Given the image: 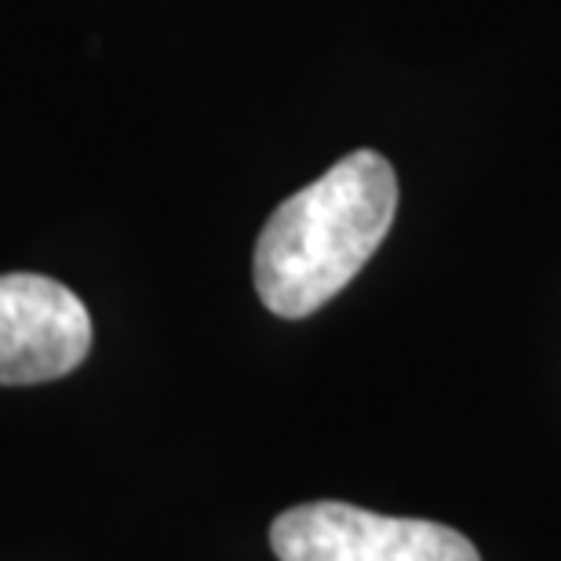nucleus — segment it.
I'll list each match as a JSON object with an SVG mask.
<instances>
[{"mask_svg": "<svg viewBox=\"0 0 561 561\" xmlns=\"http://www.w3.org/2000/svg\"><path fill=\"white\" fill-rule=\"evenodd\" d=\"M398 211V175L383 153L357 150L280 201L255 241V291L277 318H310L383 244Z\"/></svg>", "mask_w": 561, "mask_h": 561, "instance_id": "f257e3e1", "label": "nucleus"}, {"mask_svg": "<svg viewBox=\"0 0 561 561\" xmlns=\"http://www.w3.org/2000/svg\"><path fill=\"white\" fill-rule=\"evenodd\" d=\"M280 561H481L463 533L420 518H387L351 503L318 500L271 525Z\"/></svg>", "mask_w": 561, "mask_h": 561, "instance_id": "f03ea898", "label": "nucleus"}, {"mask_svg": "<svg viewBox=\"0 0 561 561\" xmlns=\"http://www.w3.org/2000/svg\"><path fill=\"white\" fill-rule=\"evenodd\" d=\"M92 351V318L44 274H0V387L70 376Z\"/></svg>", "mask_w": 561, "mask_h": 561, "instance_id": "7ed1b4c3", "label": "nucleus"}]
</instances>
